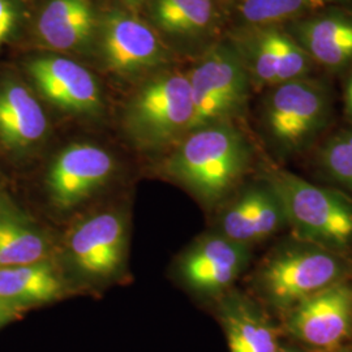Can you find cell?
Listing matches in <instances>:
<instances>
[{
  "label": "cell",
  "instance_id": "603a6c76",
  "mask_svg": "<svg viewBox=\"0 0 352 352\" xmlns=\"http://www.w3.org/2000/svg\"><path fill=\"white\" fill-rule=\"evenodd\" d=\"M321 162L336 182L352 188V132L330 140L321 154Z\"/></svg>",
  "mask_w": 352,
  "mask_h": 352
},
{
  "label": "cell",
  "instance_id": "8fae6325",
  "mask_svg": "<svg viewBox=\"0 0 352 352\" xmlns=\"http://www.w3.org/2000/svg\"><path fill=\"white\" fill-rule=\"evenodd\" d=\"M126 238L122 217L97 214L76 227L69 239V251L81 272L94 277H109L123 263Z\"/></svg>",
  "mask_w": 352,
  "mask_h": 352
},
{
  "label": "cell",
  "instance_id": "f1b7e54d",
  "mask_svg": "<svg viewBox=\"0 0 352 352\" xmlns=\"http://www.w3.org/2000/svg\"><path fill=\"white\" fill-rule=\"evenodd\" d=\"M8 212H11V210H8V209L4 206L3 200H0V217H1V215H4L6 213H8Z\"/></svg>",
  "mask_w": 352,
  "mask_h": 352
},
{
  "label": "cell",
  "instance_id": "277c9868",
  "mask_svg": "<svg viewBox=\"0 0 352 352\" xmlns=\"http://www.w3.org/2000/svg\"><path fill=\"white\" fill-rule=\"evenodd\" d=\"M343 264L330 250L312 245L274 254L261 272V287L274 307L291 309L343 279Z\"/></svg>",
  "mask_w": 352,
  "mask_h": 352
},
{
  "label": "cell",
  "instance_id": "d6986e66",
  "mask_svg": "<svg viewBox=\"0 0 352 352\" xmlns=\"http://www.w3.org/2000/svg\"><path fill=\"white\" fill-rule=\"evenodd\" d=\"M153 16L170 34L188 36L206 29L213 17L212 0H155Z\"/></svg>",
  "mask_w": 352,
  "mask_h": 352
},
{
  "label": "cell",
  "instance_id": "44dd1931",
  "mask_svg": "<svg viewBox=\"0 0 352 352\" xmlns=\"http://www.w3.org/2000/svg\"><path fill=\"white\" fill-rule=\"evenodd\" d=\"M273 32L277 52V85L300 80L309 68V55L302 45L285 33Z\"/></svg>",
  "mask_w": 352,
  "mask_h": 352
},
{
  "label": "cell",
  "instance_id": "d4e9b609",
  "mask_svg": "<svg viewBox=\"0 0 352 352\" xmlns=\"http://www.w3.org/2000/svg\"><path fill=\"white\" fill-rule=\"evenodd\" d=\"M21 20L16 0H0V50L12 38Z\"/></svg>",
  "mask_w": 352,
  "mask_h": 352
},
{
  "label": "cell",
  "instance_id": "2e32d148",
  "mask_svg": "<svg viewBox=\"0 0 352 352\" xmlns=\"http://www.w3.org/2000/svg\"><path fill=\"white\" fill-rule=\"evenodd\" d=\"M62 282L45 261L0 269V300L14 308L55 300Z\"/></svg>",
  "mask_w": 352,
  "mask_h": 352
},
{
  "label": "cell",
  "instance_id": "484cf974",
  "mask_svg": "<svg viewBox=\"0 0 352 352\" xmlns=\"http://www.w3.org/2000/svg\"><path fill=\"white\" fill-rule=\"evenodd\" d=\"M19 312H20L19 308H14L12 305L0 300V327L12 321L13 318L19 315Z\"/></svg>",
  "mask_w": 352,
  "mask_h": 352
},
{
  "label": "cell",
  "instance_id": "4dcf8cb0",
  "mask_svg": "<svg viewBox=\"0 0 352 352\" xmlns=\"http://www.w3.org/2000/svg\"><path fill=\"white\" fill-rule=\"evenodd\" d=\"M343 352H352V351H343Z\"/></svg>",
  "mask_w": 352,
  "mask_h": 352
},
{
  "label": "cell",
  "instance_id": "e0dca14e",
  "mask_svg": "<svg viewBox=\"0 0 352 352\" xmlns=\"http://www.w3.org/2000/svg\"><path fill=\"white\" fill-rule=\"evenodd\" d=\"M302 49L318 63L340 67L352 60V20L322 16L299 26Z\"/></svg>",
  "mask_w": 352,
  "mask_h": 352
},
{
  "label": "cell",
  "instance_id": "7402d4cb",
  "mask_svg": "<svg viewBox=\"0 0 352 352\" xmlns=\"http://www.w3.org/2000/svg\"><path fill=\"white\" fill-rule=\"evenodd\" d=\"M260 188L251 189L234 202L222 218L223 236L241 244L251 243L252 218Z\"/></svg>",
  "mask_w": 352,
  "mask_h": 352
},
{
  "label": "cell",
  "instance_id": "5b68a950",
  "mask_svg": "<svg viewBox=\"0 0 352 352\" xmlns=\"http://www.w3.org/2000/svg\"><path fill=\"white\" fill-rule=\"evenodd\" d=\"M188 78L193 102L188 132L223 123L245 103V69L231 49L218 47L208 54Z\"/></svg>",
  "mask_w": 352,
  "mask_h": 352
},
{
  "label": "cell",
  "instance_id": "7a4b0ae2",
  "mask_svg": "<svg viewBox=\"0 0 352 352\" xmlns=\"http://www.w3.org/2000/svg\"><path fill=\"white\" fill-rule=\"evenodd\" d=\"M269 187L280 202L286 221L300 238L327 250L351 243L352 205L338 193L286 171L270 176Z\"/></svg>",
  "mask_w": 352,
  "mask_h": 352
},
{
  "label": "cell",
  "instance_id": "cb8c5ba5",
  "mask_svg": "<svg viewBox=\"0 0 352 352\" xmlns=\"http://www.w3.org/2000/svg\"><path fill=\"white\" fill-rule=\"evenodd\" d=\"M252 67L260 82L277 85V52L272 30L265 32L256 39L252 49Z\"/></svg>",
  "mask_w": 352,
  "mask_h": 352
},
{
  "label": "cell",
  "instance_id": "30bf717a",
  "mask_svg": "<svg viewBox=\"0 0 352 352\" xmlns=\"http://www.w3.org/2000/svg\"><path fill=\"white\" fill-rule=\"evenodd\" d=\"M28 74L39 93L67 113H97L102 107L101 90L87 68L63 56H39L28 63Z\"/></svg>",
  "mask_w": 352,
  "mask_h": 352
},
{
  "label": "cell",
  "instance_id": "ba28073f",
  "mask_svg": "<svg viewBox=\"0 0 352 352\" xmlns=\"http://www.w3.org/2000/svg\"><path fill=\"white\" fill-rule=\"evenodd\" d=\"M100 30L103 62L116 75H136L166 59L160 38L151 28L129 13H107L102 19Z\"/></svg>",
  "mask_w": 352,
  "mask_h": 352
},
{
  "label": "cell",
  "instance_id": "f546056e",
  "mask_svg": "<svg viewBox=\"0 0 352 352\" xmlns=\"http://www.w3.org/2000/svg\"><path fill=\"white\" fill-rule=\"evenodd\" d=\"M277 352H296V351H292V350H285V349H278Z\"/></svg>",
  "mask_w": 352,
  "mask_h": 352
},
{
  "label": "cell",
  "instance_id": "4fadbf2b",
  "mask_svg": "<svg viewBox=\"0 0 352 352\" xmlns=\"http://www.w3.org/2000/svg\"><path fill=\"white\" fill-rule=\"evenodd\" d=\"M97 29L93 0H49L36 21L38 41L51 50H84Z\"/></svg>",
  "mask_w": 352,
  "mask_h": 352
},
{
  "label": "cell",
  "instance_id": "6da1fadb",
  "mask_svg": "<svg viewBox=\"0 0 352 352\" xmlns=\"http://www.w3.org/2000/svg\"><path fill=\"white\" fill-rule=\"evenodd\" d=\"M248 164V148L225 123L192 131L167 164L171 175L205 201L213 202L235 186Z\"/></svg>",
  "mask_w": 352,
  "mask_h": 352
},
{
  "label": "cell",
  "instance_id": "ffe728a7",
  "mask_svg": "<svg viewBox=\"0 0 352 352\" xmlns=\"http://www.w3.org/2000/svg\"><path fill=\"white\" fill-rule=\"evenodd\" d=\"M322 4L324 0H241L240 12L252 24H270Z\"/></svg>",
  "mask_w": 352,
  "mask_h": 352
},
{
  "label": "cell",
  "instance_id": "4316f807",
  "mask_svg": "<svg viewBox=\"0 0 352 352\" xmlns=\"http://www.w3.org/2000/svg\"><path fill=\"white\" fill-rule=\"evenodd\" d=\"M347 107H349V111H350L352 116V77L349 81V85H347Z\"/></svg>",
  "mask_w": 352,
  "mask_h": 352
},
{
  "label": "cell",
  "instance_id": "3957f363",
  "mask_svg": "<svg viewBox=\"0 0 352 352\" xmlns=\"http://www.w3.org/2000/svg\"><path fill=\"white\" fill-rule=\"evenodd\" d=\"M193 116L189 78L166 75L149 81L126 107V132L141 148L155 149L188 132Z\"/></svg>",
  "mask_w": 352,
  "mask_h": 352
},
{
  "label": "cell",
  "instance_id": "7c38bea8",
  "mask_svg": "<svg viewBox=\"0 0 352 352\" xmlns=\"http://www.w3.org/2000/svg\"><path fill=\"white\" fill-rule=\"evenodd\" d=\"M250 258L247 244L210 236L196 244L182 261V274L192 289L217 292L228 287Z\"/></svg>",
  "mask_w": 352,
  "mask_h": 352
},
{
  "label": "cell",
  "instance_id": "ac0fdd59",
  "mask_svg": "<svg viewBox=\"0 0 352 352\" xmlns=\"http://www.w3.org/2000/svg\"><path fill=\"white\" fill-rule=\"evenodd\" d=\"M47 240L12 212L0 217V269L45 261Z\"/></svg>",
  "mask_w": 352,
  "mask_h": 352
},
{
  "label": "cell",
  "instance_id": "83f0119b",
  "mask_svg": "<svg viewBox=\"0 0 352 352\" xmlns=\"http://www.w3.org/2000/svg\"><path fill=\"white\" fill-rule=\"evenodd\" d=\"M123 1L129 8H139L140 6H142L146 0H123Z\"/></svg>",
  "mask_w": 352,
  "mask_h": 352
},
{
  "label": "cell",
  "instance_id": "9a60e30c",
  "mask_svg": "<svg viewBox=\"0 0 352 352\" xmlns=\"http://www.w3.org/2000/svg\"><path fill=\"white\" fill-rule=\"evenodd\" d=\"M230 352H277V331L251 302L230 299L222 307Z\"/></svg>",
  "mask_w": 352,
  "mask_h": 352
},
{
  "label": "cell",
  "instance_id": "8992f818",
  "mask_svg": "<svg viewBox=\"0 0 352 352\" xmlns=\"http://www.w3.org/2000/svg\"><path fill=\"white\" fill-rule=\"evenodd\" d=\"M327 113V91L300 78L277 85L266 106V124L279 146L299 151L324 126Z\"/></svg>",
  "mask_w": 352,
  "mask_h": 352
},
{
  "label": "cell",
  "instance_id": "52a82bcc",
  "mask_svg": "<svg viewBox=\"0 0 352 352\" xmlns=\"http://www.w3.org/2000/svg\"><path fill=\"white\" fill-rule=\"evenodd\" d=\"M352 324V283L340 282L291 308L289 331L304 343L331 350L347 337Z\"/></svg>",
  "mask_w": 352,
  "mask_h": 352
},
{
  "label": "cell",
  "instance_id": "9c48e42d",
  "mask_svg": "<svg viewBox=\"0 0 352 352\" xmlns=\"http://www.w3.org/2000/svg\"><path fill=\"white\" fill-rule=\"evenodd\" d=\"M111 154L91 144L67 146L51 164L46 183L54 204L71 209L102 187L113 171Z\"/></svg>",
  "mask_w": 352,
  "mask_h": 352
},
{
  "label": "cell",
  "instance_id": "5bb4252c",
  "mask_svg": "<svg viewBox=\"0 0 352 352\" xmlns=\"http://www.w3.org/2000/svg\"><path fill=\"white\" fill-rule=\"evenodd\" d=\"M47 118L36 97L17 81L0 84V144L14 153L29 151L47 132Z\"/></svg>",
  "mask_w": 352,
  "mask_h": 352
}]
</instances>
